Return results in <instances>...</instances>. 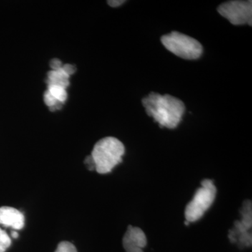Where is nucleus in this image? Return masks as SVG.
Masks as SVG:
<instances>
[{
	"label": "nucleus",
	"instance_id": "f257e3e1",
	"mask_svg": "<svg viewBox=\"0 0 252 252\" xmlns=\"http://www.w3.org/2000/svg\"><path fill=\"white\" fill-rule=\"evenodd\" d=\"M142 104L149 117H153L160 127L169 129L177 127L185 112L184 102L170 94L151 93L142 99Z\"/></svg>",
	"mask_w": 252,
	"mask_h": 252
},
{
	"label": "nucleus",
	"instance_id": "f03ea898",
	"mask_svg": "<svg viewBox=\"0 0 252 252\" xmlns=\"http://www.w3.org/2000/svg\"><path fill=\"white\" fill-rule=\"evenodd\" d=\"M124 154V144L116 137L101 139L94 144L91 154L96 171L102 175L109 173L118 164L122 162Z\"/></svg>",
	"mask_w": 252,
	"mask_h": 252
},
{
	"label": "nucleus",
	"instance_id": "7ed1b4c3",
	"mask_svg": "<svg viewBox=\"0 0 252 252\" xmlns=\"http://www.w3.org/2000/svg\"><path fill=\"white\" fill-rule=\"evenodd\" d=\"M161 42L169 51L182 59H198L203 54V46L198 41L178 32L162 36Z\"/></svg>",
	"mask_w": 252,
	"mask_h": 252
},
{
	"label": "nucleus",
	"instance_id": "20e7f679",
	"mask_svg": "<svg viewBox=\"0 0 252 252\" xmlns=\"http://www.w3.org/2000/svg\"><path fill=\"white\" fill-rule=\"evenodd\" d=\"M216 193L217 189L213 182L204 180L201 182V187L196 190L191 201L186 207V220L190 223L202 218L215 201Z\"/></svg>",
	"mask_w": 252,
	"mask_h": 252
},
{
	"label": "nucleus",
	"instance_id": "39448f33",
	"mask_svg": "<svg viewBox=\"0 0 252 252\" xmlns=\"http://www.w3.org/2000/svg\"><path fill=\"white\" fill-rule=\"evenodd\" d=\"M217 11L235 26L249 24L252 26V1H229L219 6Z\"/></svg>",
	"mask_w": 252,
	"mask_h": 252
},
{
	"label": "nucleus",
	"instance_id": "423d86ee",
	"mask_svg": "<svg viewBox=\"0 0 252 252\" xmlns=\"http://www.w3.org/2000/svg\"><path fill=\"white\" fill-rule=\"evenodd\" d=\"M147 244V236L138 227L129 225L123 238V246L126 252H144Z\"/></svg>",
	"mask_w": 252,
	"mask_h": 252
},
{
	"label": "nucleus",
	"instance_id": "0eeeda50",
	"mask_svg": "<svg viewBox=\"0 0 252 252\" xmlns=\"http://www.w3.org/2000/svg\"><path fill=\"white\" fill-rule=\"evenodd\" d=\"M0 223L15 230L22 229L25 225L24 215L14 207H0Z\"/></svg>",
	"mask_w": 252,
	"mask_h": 252
},
{
	"label": "nucleus",
	"instance_id": "6e6552de",
	"mask_svg": "<svg viewBox=\"0 0 252 252\" xmlns=\"http://www.w3.org/2000/svg\"><path fill=\"white\" fill-rule=\"evenodd\" d=\"M69 76L63 70V68L48 72V86L56 85L66 88L69 85Z\"/></svg>",
	"mask_w": 252,
	"mask_h": 252
},
{
	"label": "nucleus",
	"instance_id": "1a4fd4ad",
	"mask_svg": "<svg viewBox=\"0 0 252 252\" xmlns=\"http://www.w3.org/2000/svg\"><path fill=\"white\" fill-rule=\"evenodd\" d=\"M47 91L55 99H57L61 103H63L67 98V91L66 89L62 86L50 85L48 86Z\"/></svg>",
	"mask_w": 252,
	"mask_h": 252
},
{
	"label": "nucleus",
	"instance_id": "9d476101",
	"mask_svg": "<svg viewBox=\"0 0 252 252\" xmlns=\"http://www.w3.org/2000/svg\"><path fill=\"white\" fill-rule=\"evenodd\" d=\"M11 240L6 231L0 228V252H5L11 246Z\"/></svg>",
	"mask_w": 252,
	"mask_h": 252
},
{
	"label": "nucleus",
	"instance_id": "9b49d317",
	"mask_svg": "<svg viewBox=\"0 0 252 252\" xmlns=\"http://www.w3.org/2000/svg\"><path fill=\"white\" fill-rule=\"evenodd\" d=\"M55 252H78L77 248H75L73 244L69 242H61L58 245Z\"/></svg>",
	"mask_w": 252,
	"mask_h": 252
},
{
	"label": "nucleus",
	"instance_id": "f8f14e48",
	"mask_svg": "<svg viewBox=\"0 0 252 252\" xmlns=\"http://www.w3.org/2000/svg\"><path fill=\"white\" fill-rule=\"evenodd\" d=\"M44 102H45V104L49 108L55 107V106L58 105L59 104H63L59 102L57 99H55L48 91H46L45 94H44Z\"/></svg>",
	"mask_w": 252,
	"mask_h": 252
},
{
	"label": "nucleus",
	"instance_id": "ddd939ff",
	"mask_svg": "<svg viewBox=\"0 0 252 252\" xmlns=\"http://www.w3.org/2000/svg\"><path fill=\"white\" fill-rule=\"evenodd\" d=\"M50 66L52 68V70H57V69H61L63 67L62 63L59 59H53L50 62Z\"/></svg>",
	"mask_w": 252,
	"mask_h": 252
},
{
	"label": "nucleus",
	"instance_id": "4468645a",
	"mask_svg": "<svg viewBox=\"0 0 252 252\" xmlns=\"http://www.w3.org/2000/svg\"><path fill=\"white\" fill-rule=\"evenodd\" d=\"M63 69L64 71L68 75L70 76L71 74H74L76 72V67L74 65L70 64H66L63 65Z\"/></svg>",
	"mask_w": 252,
	"mask_h": 252
},
{
	"label": "nucleus",
	"instance_id": "2eb2a0df",
	"mask_svg": "<svg viewBox=\"0 0 252 252\" xmlns=\"http://www.w3.org/2000/svg\"><path fill=\"white\" fill-rule=\"evenodd\" d=\"M124 2H125V1H124V0H110V1H107L109 6H112V7H118V6L124 4Z\"/></svg>",
	"mask_w": 252,
	"mask_h": 252
},
{
	"label": "nucleus",
	"instance_id": "dca6fc26",
	"mask_svg": "<svg viewBox=\"0 0 252 252\" xmlns=\"http://www.w3.org/2000/svg\"><path fill=\"white\" fill-rule=\"evenodd\" d=\"M11 236L13 237V238H18V233L16 231H13L11 232Z\"/></svg>",
	"mask_w": 252,
	"mask_h": 252
}]
</instances>
